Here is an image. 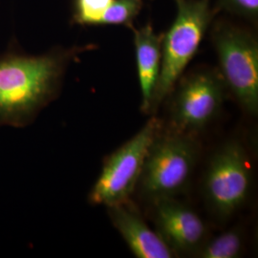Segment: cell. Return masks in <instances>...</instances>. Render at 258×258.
<instances>
[{
	"mask_svg": "<svg viewBox=\"0 0 258 258\" xmlns=\"http://www.w3.org/2000/svg\"><path fill=\"white\" fill-rule=\"evenodd\" d=\"M93 45L56 47L28 55L11 45L0 55V126L25 127L60 92L65 72Z\"/></svg>",
	"mask_w": 258,
	"mask_h": 258,
	"instance_id": "obj_1",
	"label": "cell"
},
{
	"mask_svg": "<svg viewBox=\"0 0 258 258\" xmlns=\"http://www.w3.org/2000/svg\"><path fill=\"white\" fill-rule=\"evenodd\" d=\"M177 13L163 34L161 70L150 112L165 102L194 58L215 15L210 0H176Z\"/></svg>",
	"mask_w": 258,
	"mask_h": 258,
	"instance_id": "obj_2",
	"label": "cell"
},
{
	"mask_svg": "<svg viewBox=\"0 0 258 258\" xmlns=\"http://www.w3.org/2000/svg\"><path fill=\"white\" fill-rule=\"evenodd\" d=\"M200 145L195 135L157 133L145 159L137 187L150 201L177 197L190 184Z\"/></svg>",
	"mask_w": 258,
	"mask_h": 258,
	"instance_id": "obj_3",
	"label": "cell"
},
{
	"mask_svg": "<svg viewBox=\"0 0 258 258\" xmlns=\"http://www.w3.org/2000/svg\"><path fill=\"white\" fill-rule=\"evenodd\" d=\"M212 44L222 79L240 106L258 111V40L245 26L221 20L212 30Z\"/></svg>",
	"mask_w": 258,
	"mask_h": 258,
	"instance_id": "obj_4",
	"label": "cell"
},
{
	"mask_svg": "<svg viewBox=\"0 0 258 258\" xmlns=\"http://www.w3.org/2000/svg\"><path fill=\"white\" fill-rule=\"evenodd\" d=\"M228 92L217 68L201 67L182 76L170 94L169 130L196 135L219 115Z\"/></svg>",
	"mask_w": 258,
	"mask_h": 258,
	"instance_id": "obj_5",
	"label": "cell"
},
{
	"mask_svg": "<svg viewBox=\"0 0 258 258\" xmlns=\"http://www.w3.org/2000/svg\"><path fill=\"white\" fill-rule=\"evenodd\" d=\"M160 127L159 120L151 118L137 134L105 159L102 172L88 195L90 203L108 208L130 200L137 188L149 147Z\"/></svg>",
	"mask_w": 258,
	"mask_h": 258,
	"instance_id": "obj_6",
	"label": "cell"
},
{
	"mask_svg": "<svg viewBox=\"0 0 258 258\" xmlns=\"http://www.w3.org/2000/svg\"><path fill=\"white\" fill-rule=\"evenodd\" d=\"M251 184L249 156L238 141H229L212 156L204 179L203 191L212 212L231 217L246 203Z\"/></svg>",
	"mask_w": 258,
	"mask_h": 258,
	"instance_id": "obj_7",
	"label": "cell"
},
{
	"mask_svg": "<svg viewBox=\"0 0 258 258\" xmlns=\"http://www.w3.org/2000/svg\"><path fill=\"white\" fill-rule=\"evenodd\" d=\"M153 202L157 232L175 254H192L208 240L203 219L176 197L160 198Z\"/></svg>",
	"mask_w": 258,
	"mask_h": 258,
	"instance_id": "obj_8",
	"label": "cell"
},
{
	"mask_svg": "<svg viewBox=\"0 0 258 258\" xmlns=\"http://www.w3.org/2000/svg\"><path fill=\"white\" fill-rule=\"evenodd\" d=\"M108 215L115 229L138 258H172L173 250L161 238L157 231H152L130 203L108 207Z\"/></svg>",
	"mask_w": 258,
	"mask_h": 258,
	"instance_id": "obj_9",
	"label": "cell"
},
{
	"mask_svg": "<svg viewBox=\"0 0 258 258\" xmlns=\"http://www.w3.org/2000/svg\"><path fill=\"white\" fill-rule=\"evenodd\" d=\"M139 84L142 94V110L150 113L161 70L163 34H156L150 23L132 28Z\"/></svg>",
	"mask_w": 258,
	"mask_h": 258,
	"instance_id": "obj_10",
	"label": "cell"
},
{
	"mask_svg": "<svg viewBox=\"0 0 258 258\" xmlns=\"http://www.w3.org/2000/svg\"><path fill=\"white\" fill-rule=\"evenodd\" d=\"M244 249L242 232L238 230H231L220 235L208 239L203 246L194 254L201 258L239 257Z\"/></svg>",
	"mask_w": 258,
	"mask_h": 258,
	"instance_id": "obj_11",
	"label": "cell"
},
{
	"mask_svg": "<svg viewBox=\"0 0 258 258\" xmlns=\"http://www.w3.org/2000/svg\"><path fill=\"white\" fill-rule=\"evenodd\" d=\"M144 6V0H114L102 14L98 26H125L132 28Z\"/></svg>",
	"mask_w": 258,
	"mask_h": 258,
	"instance_id": "obj_12",
	"label": "cell"
},
{
	"mask_svg": "<svg viewBox=\"0 0 258 258\" xmlns=\"http://www.w3.org/2000/svg\"><path fill=\"white\" fill-rule=\"evenodd\" d=\"M114 0H74L72 21L82 26H98L102 14Z\"/></svg>",
	"mask_w": 258,
	"mask_h": 258,
	"instance_id": "obj_13",
	"label": "cell"
},
{
	"mask_svg": "<svg viewBox=\"0 0 258 258\" xmlns=\"http://www.w3.org/2000/svg\"><path fill=\"white\" fill-rule=\"evenodd\" d=\"M222 9L249 20L258 19V0H219Z\"/></svg>",
	"mask_w": 258,
	"mask_h": 258,
	"instance_id": "obj_14",
	"label": "cell"
}]
</instances>
